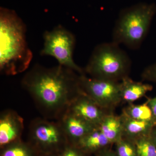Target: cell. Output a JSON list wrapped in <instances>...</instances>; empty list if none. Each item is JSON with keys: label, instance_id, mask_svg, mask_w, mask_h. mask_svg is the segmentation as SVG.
Listing matches in <instances>:
<instances>
[{"label": "cell", "instance_id": "6da1fadb", "mask_svg": "<svg viewBox=\"0 0 156 156\" xmlns=\"http://www.w3.org/2000/svg\"><path fill=\"white\" fill-rule=\"evenodd\" d=\"M80 76L73 70L59 64L50 68L36 64L26 73L21 85L45 119L56 121L83 93Z\"/></svg>", "mask_w": 156, "mask_h": 156}, {"label": "cell", "instance_id": "7a4b0ae2", "mask_svg": "<svg viewBox=\"0 0 156 156\" xmlns=\"http://www.w3.org/2000/svg\"><path fill=\"white\" fill-rule=\"evenodd\" d=\"M25 23L14 10L0 9V70L14 76L28 69L33 55L27 41Z\"/></svg>", "mask_w": 156, "mask_h": 156}, {"label": "cell", "instance_id": "3957f363", "mask_svg": "<svg viewBox=\"0 0 156 156\" xmlns=\"http://www.w3.org/2000/svg\"><path fill=\"white\" fill-rule=\"evenodd\" d=\"M156 14V4L137 3L120 11L112 32V42L131 50L140 48Z\"/></svg>", "mask_w": 156, "mask_h": 156}, {"label": "cell", "instance_id": "277c9868", "mask_svg": "<svg viewBox=\"0 0 156 156\" xmlns=\"http://www.w3.org/2000/svg\"><path fill=\"white\" fill-rule=\"evenodd\" d=\"M131 66L128 54L112 41L96 46L84 71L91 78L120 82L129 77Z\"/></svg>", "mask_w": 156, "mask_h": 156}, {"label": "cell", "instance_id": "5b68a950", "mask_svg": "<svg viewBox=\"0 0 156 156\" xmlns=\"http://www.w3.org/2000/svg\"><path fill=\"white\" fill-rule=\"evenodd\" d=\"M43 38L41 56H52L60 65L70 69L79 74H85L84 69L80 67L73 60L76 40L72 33L59 25L52 30L45 31Z\"/></svg>", "mask_w": 156, "mask_h": 156}, {"label": "cell", "instance_id": "8992f818", "mask_svg": "<svg viewBox=\"0 0 156 156\" xmlns=\"http://www.w3.org/2000/svg\"><path fill=\"white\" fill-rule=\"evenodd\" d=\"M30 144L40 154H59L68 144L64 131L58 121L37 118L29 128Z\"/></svg>", "mask_w": 156, "mask_h": 156}, {"label": "cell", "instance_id": "52a82bcc", "mask_svg": "<svg viewBox=\"0 0 156 156\" xmlns=\"http://www.w3.org/2000/svg\"><path fill=\"white\" fill-rule=\"evenodd\" d=\"M80 81L83 92L108 112L122 101L120 82L94 79L85 74L80 75Z\"/></svg>", "mask_w": 156, "mask_h": 156}, {"label": "cell", "instance_id": "ba28073f", "mask_svg": "<svg viewBox=\"0 0 156 156\" xmlns=\"http://www.w3.org/2000/svg\"><path fill=\"white\" fill-rule=\"evenodd\" d=\"M56 121L63 129L68 143L75 145L98 127L79 116L68 108Z\"/></svg>", "mask_w": 156, "mask_h": 156}, {"label": "cell", "instance_id": "9c48e42d", "mask_svg": "<svg viewBox=\"0 0 156 156\" xmlns=\"http://www.w3.org/2000/svg\"><path fill=\"white\" fill-rule=\"evenodd\" d=\"M24 129L23 119L16 112L6 110L0 116V146L4 147L21 140Z\"/></svg>", "mask_w": 156, "mask_h": 156}, {"label": "cell", "instance_id": "30bf717a", "mask_svg": "<svg viewBox=\"0 0 156 156\" xmlns=\"http://www.w3.org/2000/svg\"><path fill=\"white\" fill-rule=\"evenodd\" d=\"M68 108L79 116L97 126L100 125L108 114L111 113L101 108L84 92L76 98Z\"/></svg>", "mask_w": 156, "mask_h": 156}, {"label": "cell", "instance_id": "8fae6325", "mask_svg": "<svg viewBox=\"0 0 156 156\" xmlns=\"http://www.w3.org/2000/svg\"><path fill=\"white\" fill-rule=\"evenodd\" d=\"M120 117L122 124L123 137L132 141L150 135L155 126L153 122L134 119L123 112Z\"/></svg>", "mask_w": 156, "mask_h": 156}, {"label": "cell", "instance_id": "7c38bea8", "mask_svg": "<svg viewBox=\"0 0 156 156\" xmlns=\"http://www.w3.org/2000/svg\"><path fill=\"white\" fill-rule=\"evenodd\" d=\"M122 101L132 104L145 96L153 89L150 84L136 82L128 77L120 82Z\"/></svg>", "mask_w": 156, "mask_h": 156}, {"label": "cell", "instance_id": "4fadbf2b", "mask_svg": "<svg viewBox=\"0 0 156 156\" xmlns=\"http://www.w3.org/2000/svg\"><path fill=\"white\" fill-rule=\"evenodd\" d=\"M111 144L98 126L82 138L76 145L89 155L96 154Z\"/></svg>", "mask_w": 156, "mask_h": 156}, {"label": "cell", "instance_id": "5bb4252c", "mask_svg": "<svg viewBox=\"0 0 156 156\" xmlns=\"http://www.w3.org/2000/svg\"><path fill=\"white\" fill-rule=\"evenodd\" d=\"M98 127L112 144L115 143L123 137V126L120 116L108 114Z\"/></svg>", "mask_w": 156, "mask_h": 156}, {"label": "cell", "instance_id": "9a60e30c", "mask_svg": "<svg viewBox=\"0 0 156 156\" xmlns=\"http://www.w3.org/2000/svg\"><path fill=\"white\" fill-rule=\"evenodd\" d=\"M1 156H39L40 154L29 143L21 140L2 148Z\"/></svg>", "mask_w": 156, "mask_h": 156}, {"label": "cell", "instance_id": "2e32d148", "mask_svg": "<svg viewBox=\"0 0 156 156\" xmlns=\"http://www.w3.org/2000/svg\"><path fill=\"white\" fill-rule=\"evenodd\" d=\"M122 112L134 119L154 122L151 110L146 102L139 105L129 104Z\"/></svg>", "mask_w": 156, "mask_h": 156}, {"label": "cell", "instance_id": "e0dca14e", "mask_svg": "<svg viewBox=\"0 0 156 156\" xmlns=\"http://www.w3.org/2000/svg\"><path fill=\"white\" fill-rule=\"evenodd\" d=\"M137 156H156V147L150 135L133 140Z\"/></svg>", "mask_w": 156, "mask_h": 156}, {"label": "cell", "instance_id": "ac0fdd59", "mask_svg": "<svg viewBox=\"0 0 156 156\" xmlns=\"http://www.w3.org/2000/svg\"><path fill=\"white\" fill-rule=\"evenodd\" d=\"M115 144L117 156H137L136 147L132 140L123 137Z\"/></svg>", "mask_w": 156, "mask_h": 156}, {"label": "cell", "instance_id": "d6986e66", "mask_svg": "<svg viewBox=\"0 0 156 156\" xmlns=\"http://www.w3.org/2000/svg\"><path fill=\"white\" fill-rule=\"evenodd\" d=\"M77 145L68 143L58 154V156H88Z\"/></svg>", "mask_w": 156, "mask_h": 156}, {"label": "cell", "instance_id": "ffe728a7", "mask_svg": "<svg viewBox=\"0 0 156 156\" xmlns=\"http://www.w3.org/2000/svg\"><path fill=\"white\" fill-rule=\"evenodd\" d=\"M141 76L143 80L156 83V62L146 67Z\"/></svg>", "mask_w": 156, "mask_h": 156}, {"label": "cell", "instance_id": "44dd1931", "mask_svg": "<svg viewBox=\"0 0 156 156\" xmlns=\"http://www.w3.org/2000/svg\"><path fill=\"white\" fill-rule=\"evenodd\" d=\"M146 102L151 110L154 123L156 126V95L153 98H148Z\"/></svg>", "mask_w": 156, "mask_h": 156}, {"label": "cell", "instance_id": "7402d4cb", "mask_svg": "<svg viewBox=\"0 0 156 156\" xmlns=\"http://www.w3.org/2000/svg\"><path fill=\"white\" fill-rule=\"evenodd\" d=\"M95 154V156H117L115 151H114L109 149L107 147L98 152Z\"/></svg>", "mask_w": 156, "mask_h": 156}, {"label": "cell", "instance_id": "603a6c76", "mask_svg": "<svg viewBox=\"0 0 156 156\" xmlns=\"http://www.w3.org/2000/svg\"><path fill=\"white\" fill-rule=\"evenodd\" d=\"M150 136L151 138L152 141H153L154 144L156 147V126H155L153 130H152L150 134Z\"/></svg>", "mask_w": 156, "mask_h": 156}, {"label": "cell", "instance_id": "cb8c5ba5", "mask_svg": "<svg viewBox=\"0 0 156 156\" xmlns=\"http://www.w3.org/2000/svg\"><path fill=\"white\" fill-rule=\"evenodd\" d=\"M41 156H58V154H41Z\"/></svg>", "mask_w": 156, "mask_h": 156}]
</instances>
